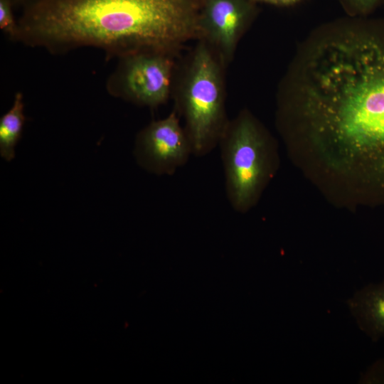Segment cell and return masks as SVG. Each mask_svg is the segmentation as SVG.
<instances>
[{"mask_svg":"<svg viewBox=\"0 0 384 384\" xmlns=\"http://www.w3.org/2000/svg\"><path fill=\"white\" fill-rule=\"evenodd\" d=\"M279 86L294 99L314 143L352 167L384 200V18L347 16L323 26Z\"/></svg>","mask_w":384,"mask_h":384,"instance_id":"obj_1","label":"cell"},{"mask_svg":"<svg viewBox=\"0 0 384 384\" xmlns=\"http://www.w3.org/2000/svg\"><path fill=\"white\" fill-rule=\"evenodd\" d=\"M16 38L61 50L94 46L121 56L138 51L174 54L199 39L201 0H31Z\"/></svg>","mask_w":384,"mask_h":384,"instance_id":"obj_2","label":"cell"},{"mask_svg":"<svg viewBox=\"0 0 384 384\" xmlns=\"http://www.w3.org/2000/svg\"><path fill=\"white\" fill-rule=\"evenodd\" d=\"M225 65L198 39L180 78L175 110L183 118L193 155L203 156L218 145L229 121L225 108Z\"/></svg>","mask_w":384,"mask_h":384,"instance_id":"obj_3","label":"cell"},{"mask_svg":"<svg viewBox=\"0 0 384 384\" xmlns=\"http://www.w3.org/2000/svg\"><path fill=\"white\" fill-rule=\"evenodd\" d=\"M218 146L229 203L237 212H247L256 203L274 171L272 141L256 119L247 110H242L229 119Z\"/></svg>","mask_w":384,"mask_h":384,"instance_id":"obj_4","label":"cell"},{"mask_svg":"<svg viewBox=\"0 0 384 384\" xmlns=\"http://www.w3.org/2000/svg\"><path fill=\"white\" fill-rule=\"evenodd\" d=\"M171 53L138 51L122 55L107 88L110 94L140 106L156 108L171 92L174 61Z\"/></svg>","mask_w":384,"mask_h":384,"instance_id":"obj_5","label":"cell"},{"mask_svg":"<svg viewBox=\"0 0 384 384\" xmlns=\"http://www.w3.org/2000/svg\"><path fill=\"white\" fill-rule=\"evenodd\" d=\"M191 155L190 141L175 110L149 123L135 139L134 156L138 165L157 176L173 175L186 164Z\"/></svg>","mask_w":384,"mask_h":384,"instance_id":"obj_6","label":"cell"},{"mask_svg":"<svg viewBox=\"0 0 384 384\" xmlns=\"http://www.w3.org/2000/svg\"><path fill=\"white\" fill-rule=\"evenodd\" d=\"M254 0H201L199 39L206 41L223 64L233 60L238 42L257 14Z\"/></svg>","mask_w":384,"mask_h":384,"instance_id":"obj_7","label":"cell"},{"mask_svg":"<svg viewBox=\"0 0 384 384\" xmlns=\"http://www.w3.org/2000/svg\"><path fill=\"white\" fill-rule=\"evenodd\" d=\"M349 304L361 329L373 341L384 339V279L359 290Z\"/></svg>","mask_w":384,"mask_h":384,"instance_id":"obj_8","label":"cell"},{"mask_svg":"<svg viewBox=\"0 0 384 384\" xmlns=\"http://www.w3.org/2000/svg\"><path fill=\"white\" fill-rule=\"evenodd\" d=\"M23 95L17 92L11 107L0 119V156L7 161L15 158L24 122Z\"/></svg>","mask_w":384,"mask_h":384,"instance_id":"obj_9","label":"cell"},{"mask_svg":"<svg viewBox=\"0 0 384 384\" xmlns=\"http://www.w3.org/2000/svg\"><path fill=\"white\" fill-rule=\"evenodd\" d=\"M348 16H369L384 0H337Z\"/></svg>","mask_w":384,"mask_h":384,"instance_id":"obj_10","label":"cell"},{"mask_svg":"<svg viewBox=\"0 0 384 384\" xmlns=\"http://www.w3.org/2000/svg\"><path fill=\"white\" fill-rule=\"evenodd\" d=\"M14 5L11 0H0V28L4 33L16 38L18 21L14 18Z\"/></svg>","mask_w":384,"mask_h":384,"instance_id":"obj_11","label":"cell"},{"mask_svg":"<svg viewBox=\"0 0 384 384\" xmlns=\"http://www.w3.org/2000/svg\"><path fill=\"white\" fill-rule=\"evenodd\" d=\"M367 380L374 383H384V362L375 364L368 371Z\"/></svg>","mask_w":384,"mask_h":384,"instance_id":"obj_12","label":"cell"},{"mask_svg":"<svg viewBox=\"0 0 384 384\" xmlns=\"http://www.w3.org/2000/svg\"><path fill=\"white\" fill-rule=\"evenodd\" d=\"M256 3H265L278 6H289L294 5L302 0H254Z\"/></svg>","mask_w":384,"mask_h":384,"instance_id":"obj_13","label":"cell"},{"mask_svg":"<svg viewBox=\"0 0 384 384\" xmlns=\"http://www.w3.org/2000/svg\"><path fill=\"white\" fill-rule=\"evenodd\" d=\"M31 0H11V1L13 2L14 4H17V3H27L28 1H30Z\"/></svg>","mask_w":384,"mask_h":384,"instance_id":"obj_14","label":"cell"}]
</instances>
